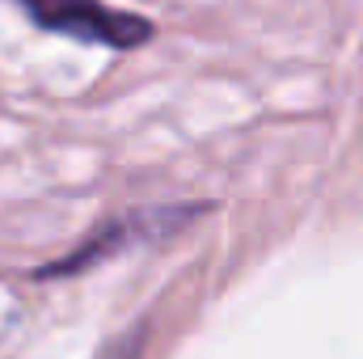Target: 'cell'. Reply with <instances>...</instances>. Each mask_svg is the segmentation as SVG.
<instances>
[{
    "mask_svg": "<svg viewBox=\"0 0 363 359\" xmlns=\"http://www.w3.org/2000/svg\"><path fill=\"white\" fill-rule=\"evenodd\" d=\"M47 30H64L72 38H89L106 47H135L148 38L144 17L114 13L101 0H21Z\"/></svg>",
    "mask_w": 363,
    "mask_h": 359,
    "instance_id": "1",
    "label": "cell"
}]
</instances>
